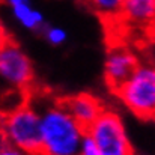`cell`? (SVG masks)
<instances>
[{
	"label": "cell",
	"mask_w": 155,
	"mask_h": 155,
	"mask_svg": "<svg viewBox=\"0 0 155 155\" xmlns=\"http://www.w3.org/2000/svg\"><path fill=\"white\" fill-rule=\"evenodd\" d=\"M117 21L139 30L155 27V0H125Z\"/></svg>",
	"instance_id": "8"
},
{
	"label": "cell",
	"mask_w": 155,
	"mask_h": 155,
	"mask_svg": "<svg viewBox=\"0 0 155 155\" xmlns=\"http://www.w3.org/2000/svg\"><path fill=\"white\" fill-rule=\"evenodd\" d=\"M113 95L136 117L155 120V63L142 62Z\"/></svg>",
	"instance_id": "3"
},
{
	"label": "cell",
	"mask_w": 155,
	"mask_h": 155,
	"mask_svg": "<svg viewBox=\"0 0 155 155\" xmlns=\"http://www.w3.org/2000/svg\"><path fill=\"white\" fill-rule=\"evenodd\" d=\"M86 139L80 125L56 100L41 110V155H78Z\"/></svg>",
	"instance_id": "1"
},
{
	"label": "cell",
	"mask_w": 155,
	"mask_h": 155,
	"mask_svg": "<svg viewBox=\"0 0 155 155\" xmlns=\"http://www.w3.org/2000/svg\"><path fill=\"white\" fill-rule=\"evenodd\" d=\"M2 143L41 155V111L30 103H21L2 116Z\"/></svg>",
	"instance_id": "2"
},
{
	"label": "cell",
	"mask_w": 155,
	"mask_h": 155,
	"mask_svg": "<svg viewBox=\"0 0 155 155\" xmlns=\"http://www.w3.org/2000/svg\"><path fill=\"white\" fill-rule=\"evenodd\" d=\"M0 75L6 87L24 92L35 83V68L18 44L9 38H3L0 47Z\"/></svg>",
	"instance_id": "5"
},
{
	"label": "cell",
	"mask_w": 155,
	"mask_h": 155,
	"mask_svg": "<svg viewBox=\"0 0 155 155\" xmlns=\"http://www.w3.org/2000/svg\"><path fill=\"white\" fill-rule=\"evenodd\" d=\"M139 54L127 44H113L107 48L104 57V81L105 86L116 92L140 65Z\"/></svg>",
	"instance_id": "6"
},
{
	"label": "cell",
	"mask_w": 155,
	"mask_h": 155,
	"mask_svg": "<svg viewBox=\"0 0 155 155\" xmlns=\"http://www.w3.org/2000/svg\"><path fill=\"white\" fill-rule=\"evenodd\" d=\"M60 101L65 105V108L71 113V116L84 128L92 125L105 110L103 101L97 95L89 94V92L75 94V95L62 98Z\"/></svg>",
	"instance_id": "7"
},
{
	"label": "cell",
	"mask_w": 155,
	"mask_h": 155,
	"mask_svg": "<svg viewBox=\"0 0 155 155\" xmlns=\"http://www.w3.org/2000/svg\"><path fill=\"white\" fill-rule=\"evenodd\" d=\"M91 137L104 155H136L128 137L124 119L113 108H105L100 117L86 128Z\"/></svg>",
	"instance_id": "4"
},
{
	"label": "cell",
	"mask_w": 155,
	"mask_h": 155,
	"mask_svg": "<svg viewBox=\"0 0 155 155\" xmlns=\"http://www.w3.org/2000/svg\"><path fill=\"white\" fill-rule=\"evenodd\" d=\"M0 155H30L27 152H24L23 149L8 145V143H2V149H0Z\"/></svg>",
	"instance_id": "13"
},
{
	"label": "cell",
	"mask_w": 155,
	"mask_h": 155,
	"mask_svg": "<svg viewBox=\"0 0 155 155\" xmlns=\"http://www.w3.org/2000/svg\"><path fill=\"white\" fill-rule=\"evenodd\" d=\"M86 5L103 20L117 21L125 0H84Z\"/></svg>",
	"instance_id": "10"
},
{
	"label": "cell",
	"mask_w": 155,
	"mask_h": 155,
	"mask_svg": "<svg viewBox=\"0 0 155 155\" xmlns=\"http://www.w3.org/2000/svg\"><path fill=\"white\" fill-rule=\"evenodd\" d=\"M78 155H104L101 152V149L95 145V142L86 136L83 145H81V149H80V154Z\"/></svg>",
	"instance_id": "12"
},
{
	"label": "cell",
	"mask_w": 155,
	"mask_h": 155,
	"mask_svg": "<svg viewBox=\"0 0 155 155\" xmlns=\"http://www.w3.org/2000/svg\"><path fill=\"white\" fill-rule=\"evenodd\" d=\"M42 36L53 47H60L68 41V32L60 26H45L42 29Z\"/></svg>",
	"instance_id": "11"
},
{
	"label": "cell",
	"mask_w": 155,
	"mask_h": 155,
	"mask_svg": "<svg viewBox=\"0 0 155 155\" xmlns=\"http://www.w3.org/2000/svg\"><path fill=\"white\" fill-rule=\"evenodd\" d=\"M5 3L11 9L12 17L20 26H23L26 30L42 32V29L45 27L44 14L36 9L30 0H5Z\"/></svg>",
	"instance_id": "9"
}]
</instances>
